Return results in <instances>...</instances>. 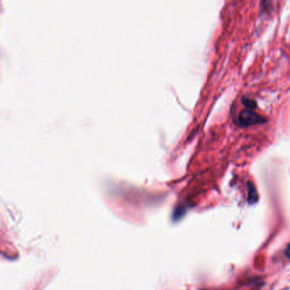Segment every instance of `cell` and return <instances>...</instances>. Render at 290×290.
Listing matches in <instances>:
<instances>
[{
    "label": "cell",
    "mask_w": 290,
    "mask_h": 290,
    "mask_svg": "<svg viewBox=\"0 0 290 290\" xmlns=\"http://www.w3.org/2000/svg\"><path fill=\"white\" fill-rule=\"evenodd\" d=\"M284 254L285 256L290 260V244H288L286 249L284 251Z\"/></svg>",
    "instance_id": "277c9868"
},
{
    "label": "cell",
    "mask_w": 290,
    "mask_h": 290,
    "mask_svg": "<svg viewBox=\"0 0 290 290\" xmlns=\"http://www.w3.org/2000/svg\"><path fill=\"white\" fill-rule=\"evenodd\" d=\"M264 122L262 117L254 112V110L245 109L240 112L237 119V124L241 127H249Z\"/></svg>",
    "instance_id": "6da1fadb"
},
{
    "label": "cell",
    "mask_w": 290,
    "mask_h": 290,
    "mask_svg": "<svg viewBox=\"0 0 290 290\" xmlns=\"http://www.w3.org/2000/svg\"><path fill=\"white\" fill-rule=\"evenodd\" d=\"M259 199L256 188L252 182H248V202L249 205H254L257 203Z\"/></svg>",
    "instance_id": "7a4b0ae2"
},
{
    "label": "cell",
    "mask_w": 290,
    "mask_h": 290,
    "mask_svg": "<svg viewBox=\"0 0 290 290\" xmlns=\"http://www.w3.org/2000/svg\"><path fill=\"white\" fill-rule=\"evenodd\" d=\"M243 104H244V106L246 108L249 109V110H254V108L256 107V102L253 101V100L246 98V97H244Z\"/></svg>",
    "instance_id": "3957f363"
}]
</instances>
